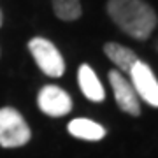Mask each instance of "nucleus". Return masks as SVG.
Listing matches in <instances>:
<instances>
[{
	"mask_svg": "<svg viewBox=\"0 0 158 158\" xmlns=\"http://www.w3.org/2000/svg\"><path fill=\"white\" fill-rule=\"evenodd\" d=\"M107 14L123 34L135 40L151 37L158 25V16L144 0H107Z\"/></svg>",
	"mask_w": 158,
	"mask_h": 158,
	"instance_id": "1",
	"label": "nucleus"
},
{
	"mask_svg": "<svg viewBox=\"0 0 158 158\" xmlns=\"http://www.w3.org/2000/svg\"><path fill=\"white\" fill-rule=\"evenodd\" d=\"M32 139V128L16 107H0V148L16 149L27 146Z\"/></svg>",
	"mask_w": 158,
	"mask_h": 158,
	"instance_id": "2",
	"label": "nucleus"
},
{
	"mask_svg": "<svg viewBox=\"0 0 158 158\" xmlns=\"http://www.w3.org/2000/svg\"><path fill=\"white\" fill-rule=\"evenodd\" d=\"M28 51L40 72L48 77L58 79L65 74V60L56 46L46 37H32L28 40Z\"/></svg>",
	"mask_w": 158,
	"mask_h": 158,
	"instance_id": "3",
	"label": "nucleus"
},
{
	"mask_svg": "<svg viewBox=\"0 0 158 158\" xmlns=\"http://www.w3.org/2000/svg\"><path fill=\"white\" fill-rule=\"evenodd\" d=\"M74 102L67 91L56 85H46L37 93V107L49 118H63L72 111Z\"/></svg>",
	"mask_w": 158,
	"mask_h": 158,
	"instance_id": "4",
	"label": "nucleus"
},
{
	"mask_svg": "<svg viewBox=\"0 0 158 158\" xmlns=\"http://www.w3.org/2000/svg\"><path fill=\"white\" fill-rule=\"evenodd\" d=\"M130 83L134 86L139 100L158 109V79L146 62H139L130 69Z\"/></svg>",
	"mask_w": 158,
	"mask_h": 158,
	"instance_id": "5",
	"label": "nucleus"
},
{
	"mask_svg": "<svg viewBox=\"0 0 158 158\" xmlns=\"http://www.w3.org/2000/svg\"><path fill=\"white\" fill-rule=\"evenodd\" d=\"M107 79H109V83H111L114 100L118 104V107L125 114H130L134 118L141 116V100H139V97H137L132 83L119 70H109Z\"/></svg>",
	"mask_w": 158,
	"mask_h": 158,
	"instance_id": "6",
	"label": "nucleus"
},
{
	"mask_svg": "<svg viewBox=\"0 0 158 158\" xmlns=\"http://www.w3.org/2000/svg\"><path fill=\"white\" fill-rule=\"evenodd\" d=\"M77 85L81 93L88 98L90 102H104L106 100V90L102 86L98 76L88 63H81L77 69Z\"/></svg>",
	"mask_w": 158,
	"mask_h": 158,
	"instance_id": "7",
	"label": "nucleus"
},
{
	"mask_svg": "<svg viewBox=\"0 0 158 158\" xmlns=\"http://www.w3.org/2000/svg\"><path fill=\"white\" fill-rule=\"evenodd\" d=\"M67 132L79 141L98 142L107 135V130L100 123H97L90 118H74L67 123Z\"/></svg>",
	"mask_w": 158,
	"mask_h": 158,
	"instance_id": "8",
	"label": "nucleus"
},
{
	"mask_svg": "<svg viewBox=\"0 0 158 158\" xmlns=\"http://www.w3.org/2000/svg\"><path fill=\"white\" fill-rule=\"evenodd\" d=\"M104 53L119 69V72L128 74L130 69L139 62V56L135 55V51L123 44H118V42H106L104 44Z\"/></svg>",
	"mask_w": 158,
	"mask_h": 158,
	"instance_id": "9",
	"label": "nucleus"
},
{
	"mask_svg": "<svg viewBox=\"0 0 158 158\" xmlns=\"http://www.w3.org/2000/svg\"><path fill=\"white\" fill-rule=\"evenodd\" d=\"M53 12L62 21H76L83 16L81 0H51Z\"/></svg>",
	"mask_w": 158,
	"mask_h": 158,
	"instance_id": "10",
	"label": "nucleus"
},
{
	"mask_svg": "<svg viewBox=\"0 0 158 158\" xmlns=\"http://www.w3.org/2000/svg\"><path fill=\"white\" fill-rule=\"evenodd\" d=\"M2 23H4V14H2V9H0V27H2Z\"/></svg>",
	"mask_w": 158,
	"mask_h": 158,
	"instance_id": "11",
	"label": "nucleus"
},
{
	"mask_svg": "<svg viewBox=\"0 0 158 158\" xmlns=\"http://www.w3.org/2000/svg\"><path fill=\"white\" fill-rule=\"evenodd\" d=\"M156 49H158V42H156Z\"/></svg>",
	"mask_w": 158,
	"mask_h": 158,
	"instance_id": "12",
	"label": "nucleus"
}]
</instances>
